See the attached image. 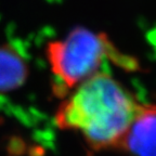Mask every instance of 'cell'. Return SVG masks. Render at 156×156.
<instances>
[{"mask_svg": "<svg viewBox=\"0 0 156 156\" xmlns=\"http://www.w3.org/2000/svg\"><path fill=\"white\" fill-rule=\"evenodd\" d=\"M46 55L51 71L58 80V94H65L88 78L99 73L103 62L113 58L129 63L115 50L105 35L85 27H76L61 40L48 44Z\"/></svg>", "mask_w": 156, "mask_h": 156, "instance_id": "2", "label": "cell"}, {"mask_svg": "<svg viewBox=\"0 0 156 156\" xmlns=\"http://www.w3.org/2000/svg\"><path fill=\"white\" fill-rule=\"evenodd\" d=\"M27 77L28 66L21 54L9 44L0 46V92L15 90Z\"/></svg>", "mask_w": 156, "mask_h": 156, "instance_id": "4", "label": "cell"}, {"mask_svg": "<svg viewBox=\"0 0 156 156\" xmlns=\"http://www.w3.org/2000/svg\"><path fill=\"white\" fill-rule=\"evenodd\" d=\"M117 149L131 156H156V105H141Z\"/></svg>", "mask_w": 156, "mask_h": 156, "instance_id": "3", "label": "cell"}, {"mask_svg": "<svg viewBox=\"0 0 156 156\" xmlns=\"http://www.w3.org/2000/svg\"><path fill=\"white\" fill-rule=\"evenodd\" d=\"M141 105L117 79L99 72L61 103L55 122L80 132L94 150L117 149Z\"/></svg>", "mask_w": 156, "mask_h": 156, "instance_id": "1", "label": "cell"}]
</instances>
